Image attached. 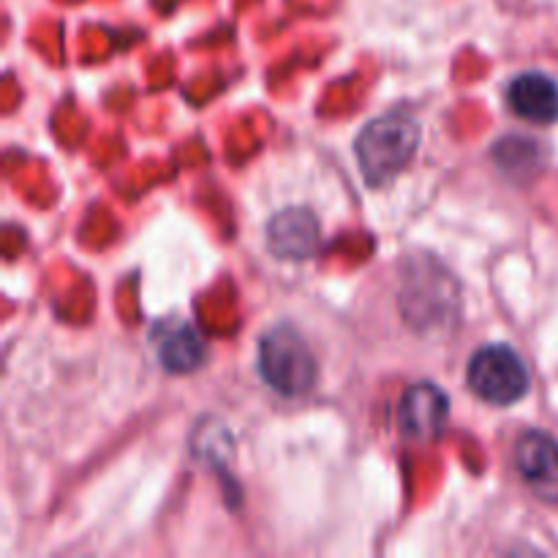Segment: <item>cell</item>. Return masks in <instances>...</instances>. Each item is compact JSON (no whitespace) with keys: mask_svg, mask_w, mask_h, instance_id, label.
Returning <instances> with one entry per match:
<instances>
[{"mask_svg":"<svg viewBox=\"0 0 558 558\" xmlns=\"http://www.w3.org/2000/svg\"><path fill=\"white\" fill-rule=\"evenodd\" d=\"M420 147V123L403 109L371 120L354 142L365 183L379 189L403 172Z\"/></svg>","mask_w":558,"mask_h":558,"instance_id":"6da1fadb","label":"cell"},{"mask_svg":"<svg viewBox=\"0 0 558 558\" xmlns=\"http://www.w3.org/2000/svg\"><path fill=\"white\" fill-rule=\"evenodd\" d=\"M259 374L267 385L287 398H298L314 387L316 360L294 327L278 325L259 341Z\"/></svg>","mask_w":558,"mask_h":558,"instance_id":"7a4b0ae2","label":"cell"},{"mask_svg":"<svg viewBox=\"0 0 558 558\" xmlns=\"http://www.w3.org/2000/svg\"><path fill=\"white\" fill-rule=\"evenodd\" d=\"M469 387L477 398L494 407H510L529 392L532 376L515 349L505 343H490L477 349L469 360Z\"/></svg>","mask_w":558,"mask_h":558,"instance_id":"3957f363","label":"cell"},{"mask_svg":"<svg viewBox=\"0 0 558 558\" xmlns=\"http://www.w3.org/2000/svg\"><path fill=\"white\" fill-rule=\"evenodd\" d=\"M450 420V398L430 381L409 387L398 403V428L412 441H434L445 434Z\"/></svg>","mask_w":558,"mask_h":558,"instance_id":"277c9868","label":"cell"},{"mask_svg":"<svg viewBox=\"0 0 558 558\" xmlns=\"http://www.w3.org/2000/svg\"><path fill=\"white\" fill-rule=\"evenodd\" d=\"M515 466L523 485L539 501L558 505V441L543 430H529L518 439Z\"/></svg>","mask_w":558,"mask_h":558,"instance_id":"5b68a950","label":"cell"},{"mask_svg":"<svg viewBox=\"0 0 558 558\" xmlns=\"http://www.w3.org/2000/svg\"><path fill=\"white\" fill-rule=\"evenodd\" d=\"M319 243V221L314 213L303 207H289L267 223V245L278 259L303 262L316 254Z\"/></svg>","mask_w":558,"mask_h":558,"instance_id":"8992f818","label":"cell"},{"mask_svg":"<svg viewBox=\"0 0 558 558\" xmlns=\"http://www.w3.org/2000/svg\"><path fill=\"white\" fill-rule=\"evenodd\" d=\"M156 357L169 374H191L205 360L207 347L202 332L183 319H167L150 332Z\"/></svg>","mask_w":558,"mask_h":558,"instance_id":"52a82bcc","label":"cell"},{"mask_svg":"<svg viewBox=\"0 0 558 558\" xmlns=\"http://www.w3.org/2000/svg\"><path fill=\"white\" fill-rule=\"evenodd\" d=\"M507 101L518 118L548 125L558 120V82L543 71L518 74L507 87Z\"/></svg>","mask_w":558,"mask_h":558,"instance_id":"ba28073f","label":"cell"},{"mask_svg":"<svg viewBox=\"0 0 558 558\" xmlns=\"http://www.w3.org/2000/svg\"><path fill=\"white\" fill-rule=\"evenodd\" d=\"M537 142L532 140H521V136H507V140L496 142V161H499L501 169H507V172H521L523 174V167H521V158L523 163L529 167H537Z\"/></svg>","mask_w":558,"mask_h":558,"instance_id":"9c48e42d","label":"cell"}]
</instances>
